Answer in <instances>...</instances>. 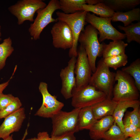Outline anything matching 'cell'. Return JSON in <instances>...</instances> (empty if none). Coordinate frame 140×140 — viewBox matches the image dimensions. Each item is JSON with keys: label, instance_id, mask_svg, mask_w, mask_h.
Returning <instances> with one entry per match:
<instances>
[{"label": "cell", "instance_id": "obj_22", "mask_svg": "<svg viewBox=\"0 0 140 140\" xmlns=\"http://www.w3.org/2000/svg\"><path fill=\"white\" fill-rule=\"evenodd\" d=\"M83 11L87 12H92L94 14L102 18H111L115 12L101 2L94 5L84 4L82 6Z\"/></svg>", "mask_w": 140, "mask_h": 140}, {"label": "cell", "instance_id": "obj_27", "mask_svg": "<svg viewBox=\"0 0 140 140\" xmlns=\"http://www.w3.org/2000/svg\"><path fill=\"white\" fill-rule=\"evenodd\" d=\"M128 59L125 53L103 58L104 62L108 67L115 70L125 65L128 62Z\"/></svg>", "mask_w": 140, "mask_h": 140}, {"label": "cell", "instance_id": "obj_43", "mask_svg": "<svg viewBox=\"0 0 140 140\" xmlns=\"http://www.w3.org/2000/svg\"><path fill=\"white\" fill-rule=\"evenodd\" d=\"M83 140H85V139H83Z\"/></svg>", "mask_w": 140, "mask_h": 140}, {"label": "cell", "instance_id": "obj_36", "mask_svg": "<svg viewBox=\"0 0 140 140\" xmlns=\"http://www.w3.org/2000/svg\"><path fill=\"white\" fill-rule=\"evenodd\" d=\"M125 140H140V132L134 136L126 138Z\"/></svg>", "mask_w": 140, "mask_h": 140}, {"label": "cell", "instance_id": "obj_24", "mask_svg": "<svg viewBox=\"0 0 140 140\" xmlns=\"http://www.w3.org/2000/svg\"><path fill=\"white\" fill-rule=\"evenodd\" d=\"M59 2L60 10L67 14L83 11L82 6L86 4V0H60Z\"/></svg>", "mask_w": 140, "mask_h": 140}, {"label": "cell", "instance_id": "obj_4", "mask_svg": "<svg viewBox=\"0 0 140 140\" xmlns=\"http://www.w3.org/2000/svg\"><path fill=\"white\" fill-rule=\"evenodd\" d=\"M115 75V73L110 70L102 58L98 61L89 84L104 93L107 99H112Z\"/></svg>", "mask_w": 140, "mask_h": 140}, {"label": "cell", "instance_id": "obj_40", "mask_svg": "<svg viewBox=\"0 0 140 140\" xmlns=\"http://www.w3.org/2000/svg\"><path fill=\"white\" fill-rule=\"evenodd\" d=\"M25 140H36V137H34L33 138H31L27 139Z\"/></svg>", "mask_w": 140, "mask_h": 140}, {"label": "cell", "instance_id": "obj_20", "mask_svg": "<svg viewBox=\"0 0 140 140\" xmlns=\"http://www.w3.org/2000/svg\"><path fill=\"white\" fill-rule=\"evenodd\" d=\"M128 45V44L122 40L113 41L108 44L103 43V58L125 54V48Z\"/></svg>", "mask_w": 140, "mask_h": 140}, {"label": "cell", "instance_id": "obj_33", "mask_svg": "<svg viewBox=\"0 0 140 140\" xmlns=\"http://www.w3.org/2000/svg\"><path fill=\"white\" fill-rule=\"evenodd\" d=\"M36 140H51V138L47 132L43 131L38 133Z\"/></svg>", "mask_w": 140, "mask_h": 140}, {"label": "cell", "instance_id": "obj_10", "mask_svg": "<svg viewBox=\"0 0 140 140\" xmlns=\"http://www.w3.org/2000/svg\"><path fill=\"white\" fill-rule=\"evenodd\" d=\"M39 89L43 97L42 104L34 115L45 118H51L61 110L64 104L58 100L55 95H52L48 92V85L46 82H41Z\"/></svg>", "mask_w": 140, "mask_h": 140}, {"label": "cell", "instance_id": "obj_5", "mask_svg": "<svg viewBox=\"0 0 140 140\" xmlns=\"http://www.w3.org/2000/svg\"><path fill=\"white\" fill-rule=\"evenodd\" d=\"M58 9H60L59 1L51 0L45 8L37 11V17L28 29L33 39L35 40L39 39L41 33L46 26L51 23L58 21L57 19L52 17V15Z\"/></svg>", "mask_w": 140, "mask_h": 140}, {"label": "cell", "instance_id": "obj_2", "mask_svg": "<svg viewBox=\"0 0 140 140\" xmlns=\"http://www.w3.org/2000/svg\"><path fill=\"white\" fill-rule=\"evenodd\" d=\"M115 81L117 83L114 86L112 99L120 102L138 100L139 91L134 79L129 75L121 70L115 73Z\"/></svg>", "mask_w": 140, "mask_h": 140}, {"label": "cell", "instance_id": "obj_29", "mask_svg": "<svg viewBox=\"0 0 140 140\" xmlns=\"http://www.w3.org/2000/svg\"><path fill=\"white\" fill-rule=\"evenodd\" d=\"M140 105L134 107L131 111H127L123 119L124 124H130L140 128Z\"/></svg>", "mask_w": 140, "mask_h": 140}, {"label": "cell", "instance_id": "obj_16", "mask_svg": "<svg viewBox=\"0 0 140 140\" xmlns=\"http://www.w3.org/2000/svg\"><path fill=\"white\" fill-rule=\"evenodd\" d=\"M117 103L112 99H107L92 106L96 119L98 120L107 116H113Z\"/></svg>", "mask_w": 140, "mask_h": 140}, {"label": "cell", "instance_id": "obj_38", "mask_svg": "<svg viewBox=\"0 0 140 140\" xmlns=\"http://www.w3.org/2000/svg\"><path fill=\"white\" fill-rule=\"evenodd\" d=\"M29 124L28 123L27 125V127L23 135V136L21 140H25V139L26 138V136L28 134V129L29 127Z\"/></svg>", "mask_w": 140, "mask_h": 140}, {"label": "cell", "instance_id": "obj_21", "mask_svg": "<svg viewBox=\"0 0 140 140\" xmlns=\"http://www.w3.org/2000/svg\"><path fill=\"white\" fill-rule=\"evenodd\" d=\"M115 12L131 10L139 5L140 0H101Z\"/></svg>", "mask_w": 140, "mask_h": 140}, {"label": "cell", "instance_id": "obj_42", "mask_svg": "<svg viewBox=\"0 0 140 140\" xmlns=\"http://www.w3.org/2000/svg\"><path fill=\"white\" fill-rule=\"evenodd\" d=\"M2 39L1 38H0V41H1L2 40Z\"/></svg>", "mask_w": 140, "mask_h": 140}, {"label": "cell", "instance_id": "obj_39", "mask_svg": "<svg viewBox=\"0 0 140 140\" xmlns=\"http://www.w3.org/2000/svg\"><path fill=\"white\" fill-rule=\"evenodd\" d=\"M13 136L12 135H11L8 137L3 139V140H15L13 138Z\"/></svg>", "mask_w": 140, "mask_h": 140}, {"label": "cell", "instance_id": "obj_8", "mask_svg": "<svg viewBox=\"0 0 140 140\" xmlns=\"http://www.w3.org/2000/svg\"><path fill=\"white\" fill-rule=\"evenodd\" d=\"M85 21L98 31L100 43L106 39L114 41L122 40L126 38L124 33L120 32L112 25L111 18L99 17L93 13L87 12Z\"/></svg>", "mask_w": 140, "mask_h": 140}, {"label": "cell", "instance_id": "obj_34", "mask_svg": "<svg viewBox=\"0 0 140 140\" xmlns=\"http://www.w3.org/2000/svg\"><path fill=\"white\" fill-rule=\"evenodd\" d=\"M74 134L73 133L69 134L57 138L51 139V140H76Z\"/></svg>", "mask_w": 140, "mask_h": 140}, {"label": "cell", "instance_id": "obj_17", "mask_svg": "<svg viewBox=\"0 0 140 140\" xmlns=\"http://www.w3.org/2000/svg\"><path fill=\"white\" fill-rule=\"evenodd\" d=\"M140 104V102L139 100L124 101L117 103L112 116L114 122L120 128L123 133L124 127L123 119L125 112L128 108H134Z\"/></svg>", "mask_w": 140, "mask_h": 140}, {"label": "cell", "instance_id": "obj_30", "mask_svg": "<svg viewBox=\"0 0 140 140\" xmlns=\"http://www.w3.org/2000/svg\"><path fill=\"white\" fill-rule=\"evenodd\" d=\"M22 103L17 97L13 101L4 109L0 111V119L5 118L22 107Z\"/></svg>", "mask_w": 140, "mask_h": 140}, {"label": "cell", "instance_id": "obj_28", "mask_svg": "<svg viewBox=\"0 0 140 140\" xmlns=\"http://www.w3.org/2000/svg\"><path fill=\"white\" fill-rule=\"evenodd\" d=\"M125 139L123 132L115 122L105 133L102 139L103 140H125Z\"/></svg>", "mask_w": 140, "mask_h": 140}, {"label": "cell", "instance_id": "obj_6", "mask_svg": "<svg viewBox=\"0 0 140 140\" xmlns=\"http://www.w3.org/2000/svg\"><path fill=\"white\" fill-rule=\"evenodd\" d=\"M87 12L83 11L75 13L66 14L59 11L56 12L58 20L63 21L66 23L70 28L73 38V44L69 49L68 55L70 58L77 57V46L78 39L81 32L84 29V26L86 23V16Z\"/></svg>", "mask_w": 140, "mask_h": 140}, {"label": "cell", "instance_id": "obj_25", "mask_svg": "<svg viewBox=\"0 0 140 140\" xmlns=\"http://www.w3.org/2000/svg\"><path fill=\"white\" fill-rule=\"evenodd\" d=\"M122 71L129 75L134 79L136 86L140 90V59H136L129 66L122 68Z\"/></svg>", "mask_w": 140, "mask_h": 140}, {"label": "cell", "instance_id": "obj_26", "mask_svg": "<svg viewBox=\"0 0 140 140\" xmlns=\"http://www.w3.org/2000/svg\"><path fill=\"white\" fill-rule=\"evenodd\" d=\"M12 44V40L9 37L4 39L0 44V70L4 68L7 58L14 51Z\"/></svg>", "mask_w": 140, "mask_h": 140}, {"label": "cell", "instance_id": "obj_7", "mask_svg": "<svg viewBox=\"0 0 140 140\" xmlns=\"http://www.w3.org/2000/svg\"><path fill=\"white\" fill-rule=\"evenodd\" d=\"M72 93L71 104L74 108L92 106L107 99L104 93L89 84L78 88L75 87Z\"/></svg>", "mask_w": 140, "mask_h": 140}, {"label": "cell", "instance_id": "obj_35", "mask_svg": "<svg viewBox=\"0 0 140 140\" xmlns=\"http://www.w3.org/2000/svg\"><path fill=\"white\" fill-rule=\"evenodd\" d=\"M12 76L10 79L7 81L0 84V94L3 93V91L9 85L10 80L12 78Z\"/></svg>", "mask_w": 140, "mask_h": 140}, {"label": "cell", "instance_id": "obj_23", "mask_svg": "<svg viewBox=\"0 0 140 140\" xmlns=\"http://www.w3.org/2000/svg\"><path fill=\"white\" fill-rule=\"evenodd\" d=\"M117 27L119 29L125 32L128 43L134 41L140 44V21L131 23L125 27L121 25H118Z\"/></svg>", "mask_w": 140, "mask_h": 140}, {"label": "cell", "instance_id": "obj_19", "mask_svg": "<svg viewBox=\"0 0 140 140\" xmlns=\"http://www.w3.org/2000/svg\"><path fill=\"white\" fill-rule=\"evenodd\" d=\"M113 22L120 21L122 22L124 26L130 24L132 22L140 20V9L136 8L126 12H115L111 18Z\"/></svg>", "mask_w": 140, "mask_h": 140}, {"label": "cell", "instance_id": "obj_31", "mask_svg": "<svg viewBox=\"0 0 140 140\" xmlns=\"http://www.w3.org/2000/svg\"><path fill=\"white\" fill-rule=\"evenodd\" d=\"M15 97L11 94H0V111L2 110L10 104L14 100Z\"/></svg>", "mask_w": 140, "mask_h": 140}, {"label": "cell", "instance_id": "obj_15", "mask_svg": "<svg viewBox=\"0 0 140 140\" xmlns=\"http://www.w3.org/2000/svg\"><path fill=\"white\" fill-rule=\"evenodd\" d=\"M114 122L112 116H107L97 120L89 130L90 138L93 140L102 139L105 133Z\"/></svg>", "mask_w": 140, "mask_h": 140}, {"label": "cell", "instance_id": "obj_14", "mask_svg": "<svg viewBox=\"0 0 140 140\" xmlns=\"http://www.w3.org/2000/svg\"><path fill=\"white\" fill-rule=\"evenodd\" d=\"M25 118V109L21 107L4 118L0 125V138L3 140L11 133L19 131Z\"/></svg>", "mask_w": 140, "mask_h": 140}, {"label": "cell", "instance_id": "obj_13", "mask_svg": "<svg viewBox=\"0 0 140 140\" xmlns=\"http://www.w3.org/2000/svg\"><path fill=\"white\" fill-rule=\"evenodd\" d=\"M67 66L62 69L60 76L61 81L60 92L64 98L67 100L71 98L72 91L76 87L74 68L76 58L75 57L71 58Z\"/></svg>", "mask_w": 140, "mask_h": 140}, {"label": "cell", "instance_id": "obj_18", "mask_svg": "<svg viewBox=\"0 0 140 140\" xmlns=\"http://www.w3.org/2000/svg\"><path fill=\"white\" fill-rule=\"evenodd\" d=\"M97 120L94 115L92 106L81 108L78 118L79 131L85 129L89 130Z\"/></svg>", "mask_w": 140, "mask_h": 140}, {"label": "cell", "instance_id": "obj_41", "mask_svg": "<svg viewBox=\"0 0 140 140\" xmlns=\"http://www.w3.org/2000/svg\"><path fill=\"white\" fill-rule=\"evenodd\" d=\"M1 36H2V33L1 32V26L0 25V38H1Z\"/></svg>", "mask_w": 140, "mask_h": 140}, {"label": "cell", "instance_id": "obj_37", "mask_svg": "<svg viewBox=\"0 0 140 140\" xmlns=\"http://www.w3.org/2000/svg\"><path fill=\"white\" fill-rule=\"evenodd\" d=\"M101 0H86V4L88 5H94L101 2Z\"/></svg>", "mask_w": 140, "mask_h": 140}, {"label": "cell", "instance_id": "obj_1", "mask_svg": "<svg viewBox=\"0 0 140 140\" xmlns=\"http://www.w3.org/2000/svg\"><path fill=\"white\" fill-rule=\"evenodd\" d=\"M80 109L74 108L69 112L61 110L51 118L52 125L51 139L57 138L79 131L78 122Z\"/></svg>", "mask_w": 140, "mask_h": 140}, {"label": "cell", "instance_id": "obj_32", "mask_svg": "<svg viewBox=\"0 0 140 140\" xmlns=\"http://www.w3.org/2000/svg\"><path fill=\"white\" fill-rule=\"evenodd\" d=\"M123 132L125 139L129 137L134 136L140 132V128L130 124H124Z\"/></svg>", "mask_w": 140, "mask_h": 140}, {"label": "cell", "instance_id": "obj_3", "mask_svg": "<svg viewBox=\"0 0 140 140\" xmlns=\"http://www.w3.org/2000/svg\"><path fill=\"white\" fill-rule=\"evenodd\" d=\"M98 34L97 30L89 24L81 32L78 39L84 48L93 73L96 69L97 57L102 56L103 43L99 42Z\"/></svg>", "mask_w": 140, "mask_h": 140}, {"label": "cell", "instance_id": "obj_12", "mask_svg": "<svg viewBox=\"0 0 140 140\" xmlns=\"http://www.w3.org/2000/svg\"><path fill=\"white\" fill-rule=\"evenodd\" d=\"M52 44L56 48L64 50L71 49L73 44V38L71 30L65 22L58 20L51 30Z\"/></svg>", "mask_w": 140, "mask_h": 140}, {"label": "cell", "instance_id": "obj_9", "mask_svg": "<svg viewBox=\"0 0 140 140\" xmlns=\"http://www.w3.org/2000/svg\"><path fill=\"white\" fill-rule=\"evenodd\" d=\"M46 5L41 0H20L9 7L8 10L17 18V24L21 25L26 20L33 22L36 12Z\"/></svg>", "mask_w": 140, "mask_h": 140}, {"label": "cell", "instance_id": "obj_11", "mask_svg": "<svg viewBox=\"0 0 140 140\" xmlns=\"http://www.w3.org/2000/svg\"><path fill=\"white\" fill-rule=\"evenodd\" d=\"M74 68L76 87L77 88L89 84L92 72L87 55L83 46L80 44Z\"/></svg>", "mask_w": 140, "mask_h": 140}]
</instances>
